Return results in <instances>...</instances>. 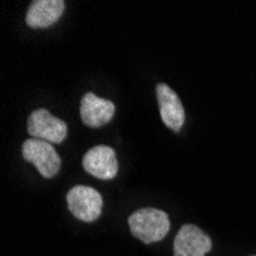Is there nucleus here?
I'll return each mask as SVG.
<instances>
[{
  "label": "nucleus",
  "mask_w": 256,
  "mask_h": 256,
  "mask_svg": "<svg viewBox=\"0 0 256 256\" xmlns=\"http://www.w3.org/2000/svg\"><path fill=\"white\" fill-rule=\"evenodd\" d=\"M63 11V0H36L28 8L26 25L31 28H48L58 22Z\"/></svg>",
  "instance_id": "nucleus-9"
},
{
  "label": "nucleus",
  "mask_w": 256,
  "mask_h": 256,
  "mask_svg": "<svg viewBox=\"0 0 256 256\" xmlns=\"http://www.w3.org/2000/svg\"><path fill=\"white\" fill-rule=\"evenodd\" d=\"M115 114V104L109 100L100 98L94 92L83 96L80 103L82 122L89 128H102L108 124Z\"/></svg>",
  "instance_id": "nucleus-8"
},
{
  "label": "nucleus",
  "mask_w": 256,
  "mask_h": 256,
  "mask_svg": "<svg viewBox=\"0 0 256 256\" xmlns=\"http://www.w3.org/2000/svg\"><path fill=\"white\" fill-rule=\"evenodd\" d=\"M22 155L37 168L43 178H52L60 170V156L48 142L37 138L26 140L22 146Z\"/></svg>",
  "instance_id": "nucleus-2"
},
{
  "label": "nucleus",
  "mask_w": 256,
  "mask_h": 256,
  "mask_svg": "<svg viewBox=\"0 0 256 256\" xmlns=\"http://www.w3.org/2000/svg\"><path fill=\"white\" fill-rule=\"evenodd\" d=\"M28 134L31 138L43 140L51 144H60L68 135V126L63 120L51 115L44 108L31 112L28 118Z\"/></svg>",
  "instance_id": "nucleus-4"
},
{
  "label": "nucleus",
  "mask_w": 256,
  "mask_h": 256,
  "mask_svg": "<svg viewBox=\"0 0 256 256\" xmlns=\"http://www.w3.org/2000/svg\"><path fill=\"white\" fill-rule=\"evenodd\" d=\"M253 256H256V254H253Z\"/></svg>",
  "instance_id": "nucleus-10"
},
{
  "label": "nucleus",
  "mask_w": 256,
  "mask_h": 256,
  "mask_svg": "<svg viewBox=\"0 0 256 256\" xmlns=\"http://www.w3.org/2000/svg\"><path fill=\"white\" fill-rule=\"evenodd\" d=\"M156 100L160 106L161 120L174 132H180L184 124V108L176 92L166 83L156 84Z\"/></svg>",
  "instance_id": "nucleus-7"
},
{
  "label": "nucleus",
  "mask_w": 256,
  "mask_h": 256,
  "mask_svg": "<svg viewBox=\"0 0 256 256\" xmlns=\"http://www.w3.org/2000/svg\"><path fill=\"white\" fill-rule=\"evenodd\" d=\"M68 208L71 214L84 222H92L98 220L103 208L102 195L88 186H76L66 195Z\"/></svg>",
  "instance_id": "nucleus-3"
},
{
  "label": "nucleus",
  "mask_w": 256,
  "mask_h": 256,
  "mask_svg": "<svg viewBox=\"0 0 256 256\" xmlns=\"http://www.w3.org/2000/svg\"><path fill=\"white\" fill-rule=\"evenodd\" d=\"M210 248V238L194 224H184L174 241V256H206Z\"/></svg>",
  "instance_id": "nucleus-5"
},
{
  "label": "nucleus",
  "mask_w": 256,
  "mask_h": 256,
  "mask_svg": "<svg viewBox=\"0 0 256 256\" xmlns=\"http://www.w3.org/2000/svg\"><path fill=\"white\" fill-rule=\"evenodd\" d=\"M83 169L98 180H112L117 176L118 161L115 150L109 146H96L83 156Z\"/></svg>",
  "instance_id": "nucleus-6"
},
{
  "label": "nucleus",
  "mask_w": 256,
  "mask_h": 256,
  "mask_svg": "<svg viewBox=\"0 0 256 256\" xmlns=\"http://www.w3.org/2000/svg\"><path fill=\"white\" fill-rule=\"evenodd\" d=\"M128 222L132 235L144 244L161 241L170 230L168 214L154 207H144L134 212Z\"/></svg>",
  "instance_id": "nucleus-1"
}]
</instances>
